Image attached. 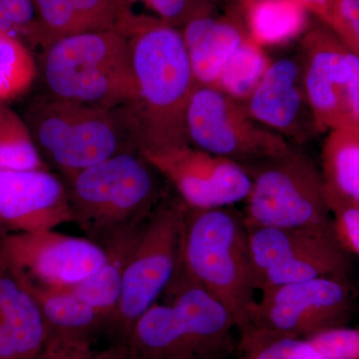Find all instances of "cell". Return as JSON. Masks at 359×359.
Wrapping results in <instances>:
<instances>
[{
    "label": "cell",
    "instance_id": "1",
    "mask_svg": "<svg viewBox=\"0 0 359 359\" xmlns=\"http://www.w3.org/2000/svg\"><path fill=\"white\" fill-rule=\"evenodd\" d=\"M127 37L140 94L127 106L137 150L148 155L191 145L187 110L198 84L183 34L161 20L137 16Z\"/></svg>",
    "mask_w": 359,
    "mask_h": 359
},
{
    "label": "cell",
    "instance_id": "2",
    "mask_svg": "<svg viewBox=\"0 0 359 359\" xmlns=\"http://www.w3.org/2000/svg\"><path fill=\"white\" fill-rule=\"evenodd\" d=\"M178 271L228 309L242 332L256 306L249 229L231 207H187Z\"/></svg>",
    "mask_w": 359,
    "mask_h": 359
},
{
    "label": "cell",
    "instance_id": "3",
    "mask_svg": "<svg viewBox=\"0 0 359 359\" xmlns=\"http://www.w3.org/2000/svg\"><path fill=\"white\" fill-rule=\"evenodd\" d=\"M21 117L42 159L63 178L138 151L126 107L108 109L50 93L33 99Z\"/></svg>",
    "mask_w": 359,
    "mask_h": 359
},
{
    "label": "cell",
    "instance_id": "4",
    "mask_svg": "<svg viewBox=\"0 0 359 359\" xmlns=\"http://www.w3.org/2000/svg\"><path fill=\"white\" fill-rule=\"evenodd\" d=\"M156 174L138 151H129L65 177L72 223L105 247L144 223L162 199Z\"/></svg>",
    "mask_w": 359,
    "mask_h": 359
},
{
    "label": "cell",
    "instance_id": "5",
    "mask_svg": "<svg viewBox=\"0 0 359 359\" xmlns=\"http://www.w3.org/2000/svg\"><path fill=\"white\" fill-rule=\"evenodd\" d=\"M42 70L54 95L118 109L138 102L128 37L118 32L69 35L45 47Z\"/></svg>",
    "mask_w": 359,
    "mask_h": 359
},
{
    "label": "cell",
    "instance_id": "6",
    "mask_svg": "<svg viewBox=\"0 0 359 359\" xmlns=\"http://www.w3.org/2000/svg\"><path fill=\"white\" fill-rule=\"evenodd\" d=\"M244 167L252 182L242 212L248 228L299 229L335 237L323 174L311 158L292 147Z\"/></svg>",
    "mask_w": 359,
    "mask_h": 359
},
{
    "label": "cell",
    "instance_id": "7",
    "mask_svg": "<svg viewBox=\"0 0 359 359\" xmlns=\"http://www.w3.org/2000/svg\"><path fill=\"white\" fill-rule=\"evenodd\" d=\"M186 205L162 198L142 228L123 278L121 297L110 330L125 341L142 314L158 302L178 271Z\"/></svg>",
    "mask_w": 359,
    "mask_h": 359
},
{
    "label": "cell",
    "instance_id": "8",
    "mask_svg": "<svg viewBox=\"0 0 359 359\" xmlns=\"http://www.w3.org/2000/svg\"><path fill=\"white\" fill-rule=\"evenodd\" d=\"M353 306L348 278H313L262 292L241 340L292 337L346 327Z\"/></svg>",
    "mask_w": 359,
    "mask_h": 359
},
{
    "label": "cell",
    "instance_id": "9",
    "mask_svg": "<svg viewBox=\"0 0 359 359\" xmlns=\"http://www.w3.org/2000/svg\"><path fill=\"white\" fill-rule=\"evenodd\" d=\"M186 120L189 142L193 147L243 166L292 148L282 136L257 123L244 102L217 87L196 86Z\"/></svg>",
    "mask_w": 359,
    "mask_h": 359
},
{
    "label": "cell",
    "instance_id": "10",
    "mask_svg": "<svg viewBox=\"0 0 359 359\" xmlns=\"http://www.w3.org/2000/svg\"><path fill=\"white\" fill-rule=\"evenodd\" d=\"M257 290L335 276L348 278L349 254L334 236L299 229L248 228Z\"/></svg>",
    "mask_w": 359,
    "mask_h": 359
},
{
    "label": "cell",
    "instance_id": "11",
    "mask_svg": "<svg viewBox=\"0 0 359 359\" xmlns=\"http://www.w3.org/2000/svg\"><path fill=\"white\" fill-rule=\"evenodd\" d=\"M105 259L100 245L55 230L0 235V263L14 276L47 287H65L81 282Z\"/></svg>",
    "mask_w": 359,
    "mask_h": 359
},
{
    "label": "cell",
    "instance_id": "12",
    "mask_svg": "<svg viewBox=\"0 0 359 359\" xmlns=\"http://www.w3.org/2000/svg\"><path fill=\"white\" fill-rule=\"evenodd\" d=\"M142 156L190 209L233 207L249 195L252 182L244 166L192 145Z\"/></svg>",
    "mask_w": 359,
    "mask_h": 359
},
{
    "label": "cell",
    "instance_id": "13",
    "mask_svg": "<svg viewBox=\"0 0 359 359\" xmlns=\"http://www.w3.org/2000/svg\"><path fill=\"white\" fill-rule=\"evenodd\" d=\"M349 49L327 26L304 34L299 56L309 107L320 134L348 128Z\"/></svg>",
    "mask_w": 359,
    "mask_h": 359
},
{
    "label": "cell",
    "instance_id": "14",
    "mask_svg": "<svg viewBox=\"0 0 359 359\" xmlns=\"http://www.w3.org/2000/svg\"><path fill=\"white\" fill-rule=\"evenodd\" d=\"M72 223L63 180L47 168L0 170V235L55 230Z\"/></svg>",
    "mask_w": 359,
    "mask_h": 359
},
{
    "label": "cell",
    "instance_id": "15",
    "mask_svg": "<svg viewBox=\"0 0 359 359\" xmlns=\"http://www.w3.org/2000/svg\"><path fill=\"white\" fill-rule=\"evenodd\" d=\"M244 104L257 123L287 142L304 144L320 134L306 97L299 53L271 61Z\"/></svg>",
    "mask_w": 359,
    "mask_h": 359
},
{
    "label": "cell",
    "instance_id": "16",
    "mask_svg": "<svg viewBox=\"0 0 359 359\" xmlns=\"http://www.w3.org/2000/svg\"><path fill=\"white\" fill-rule=\"evenodd\" d=\"M164 294L192 337L201 359H226L233 353L237 323L218 299L179 271Z\"/></svg>",
    "mask_w": 359,
    "mask_h": 359
},
{
    "label": "cell",
    "instance_id": "17",
    "mask_svg": "<svg viewBox=\"0 0 359 359\" xmlns=\"http://www.w3.org/2000/svg\"><path fill=\"white\" fill-rule=\"evenodd\" d=\"M50 332L34 297L0 263V359H36Z\"/></svg>",
    "mask_w": 359,
    "mask_h": 359
},
{
    "label": "cell",
    "instance_id": "18",
    "mask_svg": "<svg viewBox=\"0 0 359 359\" xmlns=\"http://www.w3.org/2000/svg\"><path fill=\"white\" fill-rule=\"evenodd\" d=\"M198 85L216 86L231 56L249 36L237 25L209 14L198 16L182 32Z\"/></svg>",
    "mask_w": 359,
    "mask_h": 359
},
{
    "label": "cell",
    "instance_id": "19",
    "mask_svg": "<svg viewBox=\"0 0 359 359\" xmlns=\"http://www.w3.org/2000/svg\"><path fill=\"white\" fill-rule=\"evenodd\" d=\"M145 222L122 231L103 248L106 259L95 273L81 282L65 287L98 311L108 328L117 313L125 271Z\"/></svg>",
    "mask_w": 359,
    "mask_h": 359
},
{
    "label": "cell",
    "instance_id": "20",
    "mask_svg": "<svg viewBox=\"0 0 359 359\" xmlns=\"http://www.w3.org/2000/svg\"><path fill=\"white\" fill-rule=\"evenodd\" d=\"M125 342L139 359H201L192 337L168 302H156L142 314Z\"/></svg>",
    "mask_w": 359,
    "mask_h": 359
},
{
    "label": "cell",
    "instance_id": "21",
    "mask_svg": "<svg viewBox=\"0 0 359 359\" xmlns=\"http://www.w3.org/2000/svg\"><path fill=\"white\" fill-rule=\"evenodd\" d=\"M15 278L34 297L51 332L91 339L107 323L98 311L66 287H47Z\"/></svg>",
    "mask_w": 359,
    "mask_h": 359
},
{
    "label": "cell",
    "instance_id": "22",
    "mask_svg": "<svg viewBox=\"0 0 359 359\" xmlns=\"http://www.w3.org/2000/svg\"><path fill=\"white\" fill-rule=\"evenodd\" d=\"M327 134L320 170L325 190L359 205V133L337 129Z\"/></svg>",
    "mask_w": 359,
    "mask_h": 359
},
{
    "label": "cell",
    "instance_id": "23",
    "mask_svg": "<svg viewBox=\"0 0 359 359\" xmlns=\"http://www.w3.org/2000/svg\"><path fill=\"white\" fill-rule=\"evenodd\" d=\"M249 6V37L259 46L285 43L306 27L308 11L297 0H254Z\"/></svg>",
    "mask_w": 359,
    "mask_h": 359
},
{
    "label": "cell",
    "instance_id": "24",
    "mask_svg": "<svg viewBox=\"0 0 359 359\" xmlns=\"http://www.w3.org/2000/svg\"><path fill=\"white\" fill-rule=\"evenodd\" d=\"M271 62L264 47L249 37L229 59L215 87L245 102L263 79Z\"/></svg>",
    "mask_w": 359,
    "mask_h": 359
},
{
    "label": "cell",
    "instance_id": "25",
    "mask_svg": "<svg viewBox=\"0 0 359 359\" xmlns=\"http://www.w3.org/2000/svg\"><path fill=\"white\" fill-rule=\"evenodd\" d=\"M36 73L34 57L25 41L0 30V105L25 93Z\"/></svg>",
    "mask_w": 359,
    "mask_h": 359
},
{
    "label": "cell",
    "instance_id": "26",
    "mask_svg": "<svg viewBox=\"0 0 359 359\" xmlns=\"http://www.w3.org/2000/svg\"><path fill=\"white\" fill-rule=\"evenodd\" d=\"M47 168L21 116L0 105V170Z\"/></svg>",
    "mask_w": 359,
    "mask_h": 359
},
{
    "label": "cell",
    "instance_id": "27",
    "mask_svg": "<svg viewBox=\"0 0 359 359\" xmlns=\"http://www.w3.org/2000/svg\"><path fill=\"white\" fill-rule=\"evenodd\" d=\"M82 32H118L126 35L136 18L128 0H72Z\"/></svg>",
    "mask_w": 359,
    "mask_h": 359
},
{
    "label": "cell",
    "instance_id": "28",
    "mask_svg": "<svg viewBox=\"0 0 359 359\" xmlns=\"http://www.w3.org/2000/svg\"><path fill=\"white\" fill-rule=\"evenodd\" d=\"M36 359H139L127 342L104 351H94L91 339L50 332L44 348Z\"/></svg>",
    "mask_w": 359,
    "mask_h": 359
},
{
    "label": "cell",
    "instance_id": "29",
    "mask_svg": "<svg viewBox=\"0 0 359 359\" xmlns=\"http://www.w3.org/2000/svg\"><path fill=\"white\" fill-rule=\"evenodd\" d=\"M33 4L43 35L44 48L56 40L83 32L72 0H33Z\"/></svg>",
    "mask_w": 359,
    "mask_h": 359
},
{
    "label": "cell",
    "instance_id": "30",
    "mask_svg": "<svg viewBox=\"0 0 359 359\" xmlns=\"http://www.w3.org/2000/svg\"><path fill=\"white\" fill-rule=\"evenodd\" d=\"M238 359H325L306 339L292 337L240 341Z\"/></svg>",
    "mask_w": 359,
    "mask_h": 359
},
{
    "label": "cell",
    "instance_id": "31",
    "mask_svg": "<svg viewBox=\"0 0 359 359\" xmlns=\"http://www.w3.org/2000/svg\"><path fill=\"white\" fill-rule=\"evenodd\" d=\"M325 197L334 222L335 237L348 254L359 257V205L327 190Z\"/></svg>",
    "mask_w": 359,
    "mask_h": 359
},
{
    "label": "cell",
    "instance_id": "32",
    "mask_svg": "<svg viewBox=\"0 0 359 359\" xmlns=\"http://www.w3.org/2000/svg\"><path fill=\"white\" fill-rule=\"evenodd\" d=\"M306 340L325 359H359V330L332 328Z\"/></svg>",
    "mask_w": 359,
    "mask_h": 359
},
{
    "label": "cell",
    "instance_id": "33",
    "mask_svg": "<svg viewBox=\"0 0 359 359\" xmlns=\"http://www.w3.org/2000/svg\"><path fill=\"white\" fill-rule=\"evenodd\" d=\"M142 1L160 16V20L174 26H185L189 21L208 14L207 0H128Z\"/></svg>",
    "mask_w": 359,
    "mask_h": 359
},
{
    "label": "cell",
    "instance_id": "34",
    "mask_svg": "<svg viewBox=\"0 0 359 359\" xmlns=\"http://www.w3.org/2000/svg\"><path fill=\"white\" fill-rule=\"evenodd\" d=\"M334 34L359 56V0H339V23Z\"/></svg>",
    "mask_w": 359,
    "mask_h": 359
},
{
    "label": "cell",
    "instance_id": "35",
    "mask_svg": "<svg viewBox=\"0 0 359 359\" xmlns=\"http://www.w3.org/2000/svg\"><path fill=\"white\" fill-rule=\"evenodd\" d=\"M351 79L347 92V110H348V128L359 133V56L349 50Z\"/></svg>",
    "mask_w": 359,
    "mask_h": 359
},
{
    "label": "cell",
    "instance_id": "36",
    "mask_svg": "<svg viewBox=\"0 0 359 359\" xmlns=\"http://www.w3.org/2000/svg\"><path fill=\"white\" fill-rule=\"evenodd\" d=\"M306 11L318 16L323 25L335 32L339 23V0H297Z\"/></svg>",
    "mask_w": 359,
    "mask_h": 359
},
{
    "label": "cell",
    "instance_id": "37",
    "mask_svg": "<svg viewBox=\"0 0 359 359\" xmlns=\"http://www.w3.org/2000/svg\"><path fill=\"white\" fill-rule=\"evenodd\" d=\"M244 1L247 2V4H250V2L254 1V0H244Z\"/></svg>",
    "mask_w": 359,
    "mask_h": 359
}]
</instances>
